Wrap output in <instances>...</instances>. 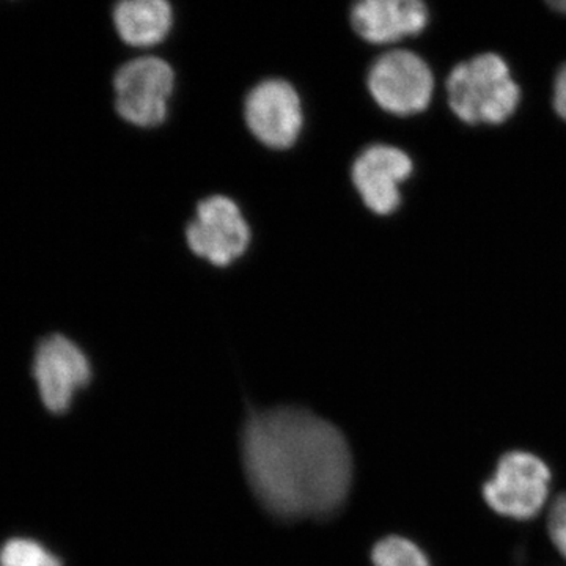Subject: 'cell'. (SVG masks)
Masks as SVG:
<instances>
[{"label":"cell","instance_id":"7c38bea8","mask_svg":"<svg viewBox=\"0 0 566 566\" xmlns=\"http://www.w3.org/2000/svg\"><path fill=\"white\" fill-rule=\"evenodd\" d=\"M0 566H63V562L35 539L11 538L0 547Z\"/></svg>","mask_w":566,"mask_h":566},{"label":"cell","instance_id":"5bb4252c","mask_svg":"<svg viewBox=\"0 0 566 566\" xmlns=\"http://www.w3.org/2000/svg\"><path fill=\"white\" fill-rule=\"evenodd\" d=\"M547 531H549L553 545L556 546L562 557L566 558V494L558 495L556 502L551 506Z\"/></svg>","mask_w":566,"mask_h":566},{"label":"cell","instance_id":"5b68a950","mask_svg":"<svg viewBox=\"0 0 566 566\" xmlns=\"http://www.w3.org/2000/svg\"><path fill=\"white\" fill-rule=\"evenodd\" d=\"M549 485V469L538 457L510 452L501 458L494 475L483 486V497L499 515L526 521L542 512Z\"/></svg>","mask_w":566,"mask_h":566},{"label":"cell","instance_id":"9c48e42d","mask_svg":"<svg viewBox=\"0 0 566 566\" xmlns=\"http://www.w3.org/2000/svg\"><path fill=\"white\" fill-rule=\"evenodd\" d=\"M415 172L408 153L392 145L365 148L353 164V185L365 207L379 216H389L401 205L400 186Z\"/></svg>","mask_w":566,"mask_h":566},{"label":"cell","instance_id":"2e32d148","mask_svg":"<svg viewBox=\"0 0 566 566\" xmlns=\"http://www.w3.org/2000/svg\"><path fill=\"white\" fill-rule=\"evenodd\" d=\"M549 7L551 9L558 11V13L566 14V0H560V2H549Z\"/></svg>","mask_w":566,"mask_h":566},{"label":"cell","instance_id":"8992f818","mask_svg":"<svg viewBox=\"0 0 566 566\" xmlns=\"http://www.w3.org/2000/svg\"><path fill=\"white\" fill-rule=\"evenodd\" d=\"M252 232L243 211L227 196L200 200L196 218L186 227V243L193 255L214 266H230L248 252Z\"/></svg>","mask_w":566,"mask_h":566},{"label":"cell","instance_id":"ba28073f","mask_svg":"<svg viewBox=\"0 0 566 566\" xmlns=\"http://www.w3.org/2000/svg\"><path fill=\"white\" fill-rule=\"evenodd\" d=\"M32 368L41 400L54 415H65L74 395L87 387L92 379L87 356L61 334L50 335L40 342Z\"/></svg>","mask_w":566,"mask_h":566},{"label":"cell","instance_id":"6da1fadb","mask_svg":"<svg viewBox=\"0 0 566 566\" xmlns=\"http://www.w3.org/2000/svg\"><path fill=\"white\" fill-rule=\"evenodd\" d=\"M241 452L253 494L275 517H327L348 497V442L335 424L307 409L252 411L241 434Z\"/></svg>","mask_w":566,"mask_h":566},{"label":"cell","instance_id":"3957f363","mask_svg":"<svg viewBox=\"0 0 566 566\" xmlns=\"http://www.w3.org/2000/svg\"><path fill=\"white\" fill-rule=\"evenodd\" d=\"M175 71L155 55L133 59L114 77L115 109L123 120L139 128L163 125L169 114Z\"/></svg>","mask_w":566,"mask_h":566},{"label":"cell","instance_id":"52a82bcc","mask_svg":"<svg viewBox=\"0 0 566 566\" xmlns=\"http://www.w3.org/2000/svg\"><path fill=\"white\" fill-rule=\"evenodd\" d=\"M249 132L271 150H289L303 133L304 111L300 93L283 80H266L249 92L244 102Z\"/></svg>","mask_w":566,"mask_h":566},{"label":"cell","instance_id":"9a60e30c","mask_svg":"<svg viewBox=\"0 0 566 566\" xmlns=\"http://www.w3.org/2000/svg\"><path fill=\"white\" fill-rule=\"evenodd\" d=\"M554 109L558 117L566 122V63L557 71L556 81H554Z\"/></svg>","mask_w":566,"mask_h":566},{"label":"cell","instance_id":"30bf717a","mask_svg":"<svg viewBox=\"0 0 566 566\" xmlns=\"http://www.w3.org/2000/svg\"><path fill=\"white\" fill-rule=\"evenodd\" d=\"M430 21L420 0H363L352 9L354 32L374 44H389L419 35Z\"/></svg>","mask_w":566,"mask_h":566},{"label":"cell","instance_id":"8fae6325","mask_svg":"<svg viewBox=\"0 0 566 566\" xmlns=\"http://www.w3.org/2000/svg\"><path fill=\"white\" fill-rule=\"evenodd\" d=\"M112 17L118 36L134 48L156 46L174 25V9L166 0H123Z\"/></svg>","mask_w":566,"mask_h":566},{"label":"cell","instance_id":"4fadbf2b","mask_svg":"<svg viewBox=\"0 0 566 566\" xmlns=\"http://www.w3.org/2000/svg\"><path fill=\"white\" fill-rule=\"evenodd\" d=\"M375 566H430L420 547L403 536H387L371 551Z\"/></svg>","mask_w":566,"mask_h":566},{"label":"cell","instance_id":"7a4b0ae2","mask_svg":"<svg viewBox=\"0 0 566 566\" xmlns=\"http://www.w3.org/2000/svg\"><path fill=\"white\" fill-rule=\"evenodd\" d=\"M450 109L469 125H501L515 114L520 85L501 55L493 52L461 62L447 77Z\"/></svg>","mask_w":566,"mask_h":566},{"label":"cell","instance_id":"277c9868","mask_svg":"<svg viewBox=\"0 0 566 566\" xmlns=\"http://www.w3.org/2000/svg\"><path fill=\"white\" fill-rule=\"evenodd\" d=\"M367 87L371 98L389 114H420L430 106L434 76L420 55L408 50L386 52L368 70Z\"/></svg>","mask_w":566,"mask_h":566}]
</instances>
